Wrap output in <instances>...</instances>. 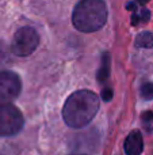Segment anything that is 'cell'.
<instances>
[{"label":"cell","mask_w":153,"mask_h":155,"mask_svg":"<svg viewBox=\"0 0 153 155\" xmlns=\"http://www.w3.org/2000/svg\"><path fill=\"white\" fill-rule=\"evenodd\" d=\"M99 97L89 90H79L69 95L62 107V117L70 128L88 125L99 110Z\"/></svg>","instance_id":"cell-1"},{"label":"cell","mask_w":153,"mask_h":155,"mask_svg":"<svg viewBox=\"0 0 153 155\" xmlns=\"http://www.w3.org/2000/svg\"><path fill=\"white\" fill-rule=\"evenodd\" d=\"M107 5L103 0H80L72 14L73 26L83 33L102 29L107 21Z\"/></svg>","instance_id":"cell-2"},{"label":"cell","mask_w":153,"mask_h":155,"mask_svg":"<svg viewBox=\"0 0 153 155\" xmlns=\"http://www.w3.org/2000/svg\"><path fill=\"white\" fill-rule=\"evenodd\" d=\"M39 44V35L34 27L24 26L14 34L11 51L16 56H30Z\"/></svg>","instance_id":"cell-3"},{"label":"cell","mask_w":153,"mask_h":155,"mask_svg":"<svg viewBox=\"0 0 153 155\" xmlns=\"http://www.w3.org/2000/svg\"><path fill=\"white\" fill-rule=\"evenodd\" d=\"M23 116L12 105H0V136H12L23 128Z\"/></svg>","instance_id":"cell-4"},{"label":"cell","mask_w":153,"mask_h":155,"mask_svg":"<svg viewBox=\"0 0 153 155\" xmlns=\"http://www.w3.org/2000/svg\"><path fill=\"white\" fill-rule=\"evenodd\" d=\"M22 90L20 78L11 71H0V105L18 98Z\"/></svg>","instance_id":"cell-5"},{"label":"cell","mask_w":153,"mask_h":155,"mask_svg":"<svg viewBox=\"0 0 153 155\" xmlns=\"http://www.w3.org/2000/svg\"><path fill=\"white\" fill-rule=\"evenodd\" d=\"M125 153L126 155H140L144 150V140L140 131H133L127 135L125 140Z\"/></svg>","instance_id":"cell-6"},{"label":"cell","mask_w":153,"mask_h":155,"mask_svg":"<svg viewBox=\"0 0 153 155\" xmlns=\"http://www.w3.org/2000/svg\"><path fill=\"white\" fill-rule=\"evenodd\" d=\"M149 0H133L127 4V8L132 11H137L133 14L132 16V23L133 25H138L140 22H148L151 18V12L144 7L145 3H148Z\"/></svg>","instance_id":"cell-7"},{"label":"cell","mask_w":153,"mask_h":155,"mask_svg":"<svg viewBox=\"0 0 153 155\" xmlns=\"http://www.w3.org/2000/svg\"><path fill=\"white\" fill-rule=\"evenodd\" d=\"M136 45L138 48H153V34L151 31H142L136 38Z\"/></svg>","instance_id":"cell-8"},{"label":"cell","mask_w":153,"mask_h":155,"mask_svg":"<svg viewBox=\"0 0 153 155\" xmlns=\"http://www.w3.org/2000/svg\"><path fill=\"white\" fill-rule=\"evenodd\" d=\"M108 74H110V63H108V56L107 54H105V56H103L102 68L98 71V80H100V82L107 80Z\"/></svg>","instance_id":"cell-9"},{"label":"cell","mask_w":153,"mask_h":155,"mask_svg":"<svg viewBox=\"0 0 153 155\" xmlns=\"http://www.w3.org/2000/svg\"><path fill=\"white\" fill-rule=\"evenodd\" d=\"M142 125L146 132L153 131V112H145L142 114Z\"/></svg>","instance_id":"cell-10"},{"label":"cell","mask_w":153,"mask_h":155,"mask_svg":"<svg viewBox=\"0 0 153 155\" xmlns=\"http://www.w3.org/2000/svg\"><path fill=\"white\" fill-rule=\"evenodd\" d=\"M141 97L144 99H153V83H145L141 86Z\"/></svg>","instance_id":"cell-11"},{"label":"cell","mask_w":153,"mask_h":155,"mask_svg":"<svg viewBox=\"0 0 153 155\" xmlns=\"http://www.w3.org/2000/svg\"><path fill=\"white\" fill-rule=\"evenodd\" d=\"M5 59H7V51H5L4 44L0 41V64H4Z\"/></svg>","instance_id":"cell-12"},{"label":"cell","mask_w":153,"mask_h":155,"mask_svg":"<svg viewBox=\"0 0 153 155\" xmlns=\"http://www.w3.org/2000/svg\"><path fill=\"white\" fill-rule=\"evenodd\" d=\"M102 97L105 101H110V99L113 98V91H111L110 88H105V90L102 91Z\"/></svg>","instance_id":"cell-13"}]
</instances>
